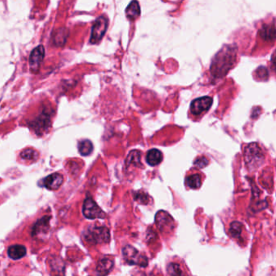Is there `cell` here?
<instances>
[{
    "instance_id": "6da1fadb",
    "label": "cell",
    "mask_w": 276,
    "mask_h": 276,
    "mask_svg": "<svg viewBox=\"0 0 276 276\" xmlns=\"http://www.w3.org/2000/svg\"><path fill=\"white\" fill-rule=\"evenodd\" d=\"M83 238L89 244H106L110 241V233L106 227L91 226L84 231Z\"/></svg>"
},
{
    "instance_id": "7a4b0ae2",
    "label": "cell",
    "mask_w": 276,
    "mask_h": 276,
    "mask_svg": "<svg viewBox=\"0 0 276 276\" xmlns=\"http://www.w3.org/2000/svg\"><path fill=\"white\" fill-rule=\"evenodd\" d=\"M245 159L249 168H257L262 165L264 160L263 153L258 144L252 143L245 150Z\"/></svg>"
},
{
    "instance_id": "3957f363",
    "label": "cell",
    "mask_w": 276,
    "mask_h": 276,
    "mask_svg": "<svg viewBox=\"0 0 276 276\" xmlns=\"http://www.w3.org/2000/svg\"><path fill=\"white\" fill-rule=\"evenodd\" d=\"M122 254L127 264L137 265L142 267H146L148 265L147 257L142 255L136 248L131 246H127L123 248Z\"/></svg>"
},
{
    "instance_id": "277c9868",
    "label": "cell",
    "mask_w": 276,
    "mask_h": 276,
    "mask_svg": "<svg viewBox=\"0 0 276 276\" xmlns=\"http://www.w3.org/2000/svg\"><path fill=\"white\" fill-rule=\"evenodd\" d=\"M83 214L89 220L106 218V213L91 197H87L83 202Z\"/></svg>"
},
{
    "instance_id": "5b68a950",
    "label": "cell",
    "mask_w": 276,
    "mask_h": 276,
    "mask_svg": "<svg viewBox=\"0 0 276 276\" xmlns=\"http://www.w3.org/2000/svg\"><path fill=\"white\" fill-rule=\"evenodd\" d=\"M108 28V20L105 16H100L95 21L92 26V34L90 42L92 44L98 43L102 39L104 35L106 34V30Z\"/></svg>"
},
{
    "instance_id": "8992f818",
    "label": "cell",
    "mask_w": 276,
    "mask_h": 276,
    "mask_svg": "<svg viewBox=\"0 0 276 276\" xmlns=\"http://www.w3.org/2000/svg\"><path fill=\"white\" fill-rule=\"evenodd\" d=\"M156 223L161 232L168 233L175 228V222L173 217L166 211H160L156 215Z\"/></svg>"
},
{
    "instance_id": "52a82bcc",
    "label": "cell",
    "mask_w": 276,
    "mask_h": 276,
    "mask_svg": "<svg viewBox=\"0 0 276 276\" xmlns=\"http://www.w3.org/2000/svg\"><path fill=\"white\" fill-rule=\"evenodd\" d=\"M44 57H45V49L43 46H38L32 51L29 57V67L30 71L32 73H38Z\"/></svg>"
},
{
    "instance_id": "ba28073f",
    "label": "cell",
    "mask_w": 276,
    "mask_h": 276,
    "mask_svg": "<svg viewBox=\"0 0 276 276\" xmlns=\"http://www.w3.org/2000/svg\"><path fill=\"white\" fill-rule=\"evenodd\" d=\"M212 104V98L210 97H203L198 98L192 102L191 106V112L194 116L201 115L204 112H207Z\"/></svg>"
},
{
    "instance_id": "9c48e42d",
    "label": "cell",
    "mask_w": 276,
    "mask_h": 276,
    "mask_svg": "<svg viewBox=\"0 0 276 276\" xmlns=\"http://www.w3.org/2000/svg\"><path fill=\"white\" fill-rule=\"evenodd\" d=\"M50 217H43L38 220L35 223L34 227L32 228V237L46 236L50 229Z\"/></svg>"
},
{
    "instance_id": "30bf717a",
    "label": "cell",
    "mask_w": 276,
    "mask_h": 276,
    "mask_svg": "<svg viewBox=\"0 0 276 276\" xmlns=\"http://www.w3.org/2000/svg\"><path fill=\"white\" fill-rule=\"evenodd\" d=\"M63 182V177L60 173L51 174L44 179V186L51 191H57L59 189Z\"/></svg>"
},
{
    "instance_id": "8fae6325",
    "label": "cell",
    "mask_w": 276,
    "mask_h": 276,
    "mask_svg": "<svg viewBox=\"0 0 276 276\" xmlns=\"http://www.w3.org/2000/svg\"><path fill=\"white\" fill-rule=\"evenodd\" d=\"M113 265L114 263L113 261L110 258H102L97 263V269H96L97 275L99 276H108L113 270Z\"/></svg>"
},
{
    "instance_id": "7c38bea8",
    "label": "cell",
    "mask_w": 276,
    "mask_h": 276,
    "mask_svg": "<svg viewBox=\"0 0 276 276\" xmlns=\"http://www.w3.org/2000/svg\"><path fill=\"white\" fill-rule=\"evenodd\" d=\"M51 123V120H50V116L46 113H42L41 116L37 117V119L35 120L32 127L34 128L35 131H37V133L41 134L42 131H46L48 128L49 125Z\"/></svg>"
},
{
    "instance_id": "4fadbf2b",
    "label": "cell",
    "mask_w": 276,
    "mask_h": 276,
    "mask_svg": "<svg viewBox=\"0 0 276 276\" xmlns=\"http://www.w3.org/2000/svg\"><path fill=\"white\" fill-rule=\"evenodd\" d=\"M27 249L22 245H15L10 247L7 249V254L10 258L14 260H18L26 255Z\"/></svg>"
},
{
    "instance_id": "5bb4252c",
    "label": "cell",
    "mask_w": 276,
    "mask_h": 276,
    "mask_svg": "<svg viewBox=\"0 0 276 276\" xmlns=\"http://www.w3.org/2000/svg\"><path fill=\"white\" fill-rule=\"evenodd\" d=\"M162 160H163V154L159 150L151 149L147 153L146 161L149 166H158Z\"/></svg>"
},
{
    "instance_id": "9a60e30c",
    "label": "cell",
    "mask_w": 276,
    "mask_h": 276,
    "mask_svg": "<svg viewBox=\"0 0 276 276\" xmlns=\"http://www.w3.org/2000/svg\"><path fill=\"white\" fill-rule=\"evenodd\" d=\"M126 14L131 21L136 20L140 15V8H139L138 2H136V1L131 2L126 10Z\"/></svg>"
},
{
    "instance_id": "2e32d148",
    "label": "cell",
    "mask_w": 276,
    "mask_h": 276,
    "mask_svg": "<svg viewBox=\"0 0 276 276\" xmlns=\"http://www.w3.org/2000/svg\"><path fill=\"white\" fill-rule=\"evenodd\" d=\"M259 32L261 37L266 41H274L276 38L275 26H264Z\"/></svg>"
},
{
    "instance_id": "e0dca14e",
    "label": "cell",
    "mask_w": 276,
    "mask_h": 276,
    "mask_svg": "<svg viewBox=\"0 0 276 276\" xmlns=\"http://www.w3.org/2000/svg\"><path fill=\"white\" fill-rule=\"evenodd\" d=\"M93 150V145L92 142L87 139L82 140L79 143V151L82 156H88L91 154Z\"/></svg>"
},
{
    "instance_id": "ac0fdd59",
    "label": "cell",
    "mask_w": 276,
    "mask_h": 276,
    "mask_svg": "<svg viewBox=\"0 0 276 276\" xmlns=\"http://www.w3.org/2000/svg\"><path fill=\"white\" fill-rule=\"evenodd\" d=\"M201 177L198 174L191 175L187 178V185L191 189H198L201 187Z\"/></svg>"
},
{
    "instance_id": "d6986e66",
    "label": "cell",
    "mask_w": 276,
    "mask_h": 276,
    "mask_svg": "<svg viewBox=\"0 0 276 276\" xmlns=\"http://www.w3.org/2000/svg\"><path fill=\"white\" fill-rule=\"evenodd\" d=\"M67 31L66 28H61L55 33V43L58 46H62L67 41Z\"/></svg>"
},
{
    "instance_id": "ffe728a7",
    "label": "cell",
    "mask_w": 276,
    "mask_h": 276,
    "mask_svg": "<svg viewBox=\"0 0 276 276\" xmlns=\"http://www.w3.org/2000/svg\"><path fill=\"white\" fill-rule=\"evenodd\" d=\"M141 153L138 151H132L127 157V165L139 166L141 162Z\"/></svg>"
},
{
    "instance_id": "44dd1931",
    "label": "cell",
    "mask_w": 276,
    "mask_h": 276,
    "mask_svg": "<svg viewBox=\"0 0 276 276\" xmlns=\"http://www.w3.org/2000/svg\"><path fill=\"white\" fill-rule=\"evenodd\" d=\"M242 229H243V225H242V223H240V222L234 221V222L231 223L229 232H230L232 237H234V238H240L241 235H242Z\"/></svg>"
},
{
    "instance_id": "7402d4cb",
    "label": "cell",
    "mask_w": 276,
    "mask_h": 276,
    "mask_svg": "<svg viewBox=\"0 0 276 276\" xmlns=\"http://www.w3.org/2000/svg\"><path fill=\"white\" fill-rule=\"evenodd\" d=\"M21 157L26 161H35L38 158V153L35 150L28 148L24 150L23 152H21Z\"/></svg>"
},
{
    "instance_id": "603a6c76",
    "label": "cell",
    "mask_w": 276,
    "mask_h": 276,
    "mask_svg": "<svg viewBox=\"0 0 276 276\" xmlns=\"http://www.w3.org/2000/svg\"><path fill=\"white\" fill-rule=\"evenodd\" d=\"M168 272L170 276H186L181 267L177 263H170L168 265Z\"/></svg>"
},
{
    "instance_id": "cb8c5ba5",
    "label": "cell",
    "mask_w": 276,
    "mask_h": 276,
    "mask_svg": "<svg viewBox=\"0 0 276 276\" xmlns=\"http://www.w3.org/2000/svg\"><path fill=\"white\" fill-rule=\"evenodd\" d=\"M134 197H135V199H136L137 202L142 203V204H147V203H148V200H149V196H148V194L146 193H143V192H137V193H135Z\"/></svg>"
},
{
    "instance_id": "d4e9b609",
    "label": "cell",
    "mask_w": 276,
    "mask_h": 276,
    "mask_svg": "<svg viewBox=\"0 0 276 276\" xmlns=\"http://www.w3.org/2000/svg\"><path fill=\"white\" fill-rule=\"evenodd\" d=\"M208 164H209V161L204 157H198L194 161V166L199 168H204L205 166H207Z\"/></svg>"
},
{
    "instance_id": "484cf974",
    "label": "cell",
    "mask_w": 276,
    "mask_h": 276,
    "mask_svg": "<svg viewBox=\"0 0 276 276\" xmlns=\"http://www.w3.org/2000/svg\"><path fill=\"white\" fill-rule=\"evenodd\" d=\"M257 74H258V78H261L262 80H267L268 77V72L265 67H259L257 70Z\"/></svg>"
},
{
    "instance_id": "4316f807",
    "label": "cell",
    "mask_w": 276,
    "mask_h": 276,
    "mask_svg": "<svg viewBox=\"0 0 276 276\" xmlns=\"http://www.w3.org/2000/svg\"><path fill=\"white\" fill-rule=\"evenodd\" d=\"M154 276L153 275H149V276Z\"/></svg>"
}]
</instances>
